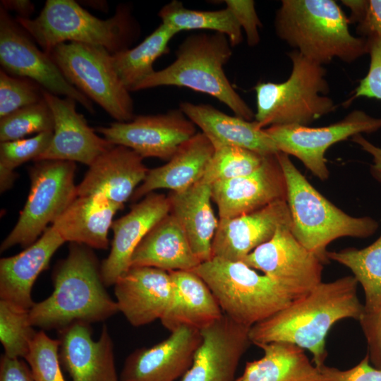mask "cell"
<instances>
[{"instance_id": "cell-1", "label": "cell", "mask_w": 381, "mask_h": 381, "mask_svg": "<svg viewBox=\"0 0 381 381\" xmlns=\"http://www.w3.org/2000/svg\"><path fill=\"white\" fill-rule=\"evenodd\" d=\"M358 282L345 276L315 286L305 296L250 329L251 344L287 342L308 350L320 368L327 356L326 337L337 322L358 321L364 311L358 296Z\"/></svg>"}, {"instance_id": "cell-2", "label": "cell", "mask_w": 381, "mask_h": 381, "mask_svg": "<svg viewBox=\"0 0 381 381\" xmlns=\"http://www.w3.org/2000/svg\"><path fill=\"white\" fill-rule=\"evenodd\" d=\"M54 291L29 310L33 327L62 329L75 322L104 321L119 311L104 285L97 258L89 247L71 243L67 257L53 274Z\"/></svg>"}, {"instance_id": "cell-3", "label": "cell", "mask_w": 381, "mask_h": 381, "mask_svg": "<svg viewBox=\"0 0 381 381\" xmlns=\"http://www.w3.org/2000/svg\"><path fill=\"white\" fill-rule=\"evenodd\" d=\"M349 20L333 0H282L274 18L277 37L319 64L355 61L369 52L366 37H355Z\"/></svg>"}, {"instance_id": "cell-4", "label": "cell", "mask_w": 381, "mask_h": 381, "mask_svg": "<svg viewBox=\"0 0 381 381\" xmlns=\"http://www.w3.org/2000/svg\"><path fill=\"white\" fill-rule=\"evenodd\" d=\"M231 45L222 33L188 36L176 52L169 66L138 83L132 91L159 86H176L207 94L226 105L234 114L252 121L255 113L236 92L224 70L229 61Z\"/></svg>"}, {"instance_id": "cell-5", "label": "cell", "mask_w": 381, "mask_h": 381, "mask_svg": "<svg viewBox=\"0 0 381 381\" xmlns=\"http://www.w3.org/2000/svg\"><path fill=\"white\" fill-rule=\"evenodd\" d=\"M277 156L286 183L291 232L323 264L329 262L328 245L337 238H365L376 232L379 223L375 219L342 211L312 186L288 155L279 152Z\"/></svg>"}, {"instance_id": "cell-6", "label": "cell", "mask_w": 381, "mask_h": 381, "mask_svg": "<svg viewBox=\"0 0 381 381\" xmlns=\"http://www.w3.org/2000/svg\"><path fill=\"white\" fill-rule=\"evenodd\" d=\"M16 21L47 54L71 42L100 46L113 54L128 49L140 32L126 6L103 20L73 0H47L37 17Z\"/></svg>"}, {"instance_id": "cell-7", "label": "cell", "mask_w": 381, "mask_h": 381, "mask_svg": "<svg viewBox=\"0 0 381 381\" xmlns=\"http://www.w3.org/2000/svg\"><path fill=\"white\" fill-rule=\"evenodd\" d=\"M288 79L282 83L260 82L255 87V121L262 128L278 126H308L333 112L337 104L327 96L329 86L321 64L293 49Z\"/></svg>"}, {"instance_id": "cell-8", "label": "cell", "mask_w": 381, "mask_h": 381, "mask_svg": "<svg viewBox=\"0 0 381 381\" xmlns=\"http://www.w3.org/2000/svg\"><path fill=\"white\" fill-rule=\"evenodd\" d=\"M193 271L209 286L223 314L248 327L297 298L284 286L242 261L212 258Z\"/></svg>"}, {"instance_id": "cell-9", "label": "cell", "mask_w": 381, "mask_h": 381, "mask_svg": "<svg viewBox=\"0 0 381 381\" xmlns=\"http://www.w3.org/2000/svg\"><path fill=\"white\" fill-rule=\"evenodd\" d=\"M47 54L71 85L116 121L127 122L135 117L130 91L114 68L112 54L105 48L68 42L58 44Z\"/></svg>"}, {"instance_id": "cell-10", "label": "cell", "mask_w": 381, "mask_h": 381, "mask_svg": "<svg viewBox=\"0 0 381 381\" xmlns=\"http://www.w3.org/2000/svg\"><path fill=\"white\" fill-rule=\"evenodd\" d=\"M75 163L40 160L30 169V190L12 231L2 241L1 252L20 245L28 247L53 224L77 197Z\"/></svg>"}, {"instance_id": "cell-11", "label": "cell", "mask_w": 381, "mask_h": 381, "mask_svg": "<svg viewBox=\"0 0 381 381\" xmlns=\"http://www.w3.org/2000/svg\"><path fill=\"white\" fill-rule=\"evenodd\" d=\"M380 129L381 118L355 109L341 120L326 126H278L265 131L279 152L295 157L318 179L325 181L329 171L325 155L332 145L357 134L372 133Z\"/></svg>"}, {"instance_id": "cell-12", "label": "cell", "mask_w": 381, "mask_h": 381, "mask_svg": "<svg viewBox=\"0 0 381 381\" xmlns=\"http://www.w3.org/2000/svg\"><path fill=\"white\" fill-rule=\"evenodd\" d=\"M0 64L7 73L28 78L56 95L72 98L94 113L92 101L66 80L49 55L38 49L28 34L1 7Z\"/></svg>"}, {"instance_id": "cell-13", "label": "cell", "mask_w": 381, "mask_h": 381, "mask_svg": "<svg viewBox=\"0 0 381 381\" xmlns=\"http://www.w3.org/2000/svg\"><path fill=\"white\" fill-rule=\"evenodd\" d=\"M290 291L297 298L320 284L323 263L291 232V224L280 226L273 237L243 260Z\"/></svg>"}, {"instance_id": "cell-14", "label": "cell", "mask_w": 381, "mask_h": 381, "mask_svg": "<svg viewBox=\"0 0 381 381\" xmlns=\"http://www.w3.org/2000/svg\"><path fill=\"white\" fill-rule=\"evenodd\" d=\"M96 131L111 144L128 147L143 159L165 161L197 133L195 125L179 108L164 114L138 115L127 122L115 121L97 127Z\"/></svg>"}, {"instance_id": "cell-15", "label": "cell", "mask_w": 381, "mask_h": 381, "mask_svg": "<svg viewBox=\"0 0 381 381\" xmlns=\"http://www.w3.org/2000/svg\"><path fill=\"white\" fill-rule=\"evenodd\" d=\"M277 154L265 156L250 174L211 185L219 219L233 218L286 200V179Z\"/></svg>"}, {"instance_id": "cell-16", "label": "cell", "mask_w": 381, "mask_h": 381, "mask_svg": "<svg viewBox=\"0 0 381 381\" xmlns=\"http://www.w3.org/2000/svg\"><path fill=\"white\" fill-rule=\"evenodd\" d=\"M250 329L223 315L201 329V344L181 381H235L238 363L251 344Z\"/></svg>"}, {"instance_id": "cell-17", "label": "cell", "mask_w": 381, "mask_h": 381, "mask_svg": "<svg viewBox=\"0 0 381 381\" xmlns=\"http://www.w3.org/2000/svg\"><path fill=\"white\" fill-rule=\"evenodd\" d=\"M201 341L200 330L180 327L162 341L131 353L119 381H175L190 368Z\"/></svg>"}, {"instance_id": "cell-18", "label": "cell", "mask_w": 381, "mask_h": 381, "mask_svg": "<svg viewBox=\"0 0 381 381\" xmlns=\"http://www.w3.org/2000/svg\"><path fill=\"white\" fill-rule=\"evenodd\" d=\"M42 96L52 113L54 126L51 143L37 161L64 160L90 166L114 146L89 126L76 111L75 100L61 98L44 89Z\"/></svg>"}, {"instance_id": "cell-19", "label": "cell", "mask_w": 381, "mask_h": 381, "mask_svg": "<svg viewBox=\"0 0 381 381\" xmlns=\"http://www.w3.org/2000/svg\"><path fill=\"white\" fill-rule=\"evenodd\" d=\"M284 224H291L286 200L233 218L219 219L212 245V258L242 261Z\"/></svg>"}, {"instance_id": "cell-20", "label": "cell", "mask_w": 381, "mask_h": 381, "mask_svg": "<svg viewBox=\"0 0 381 381\" xmlns=\"http://www.w3.org/2000/svg\"><path fill=\"white\" fill-rule=\"evenodd\" d=\"M119 311L134 327L161 320L174 296L169 272L151 267H131L115 282Z\"/></svg>"}, {"instance_id": "cell-21", "label": "cell", "mask_w": 381, "mask_h": 381, "mask_svg": "<svg viewBox=\"0 0 381 381\" xmlns=\"http://www.w3.org/2000/svg\"><path fill=\"white\" fill-rule=\"evenodd\" d=\"M60 362L73 381H119L111 337L107 325L92 338L90 323L75 322L59 330Z\"/></svg>"}, {"instance_id": "cell-22", "label": "cell", "mask_w": 381, "mask_h": 381, "mask_svg": "<svg viewBox=\"0 0 381 381\" xmlns=\"http://www.w3.org/2000/svg\"><path fill=\"white\" fill-rule=\"evenodd\" d=\"M169 212L168 196L152 192L133 205L128 213L113 222L111 250L100 265L106 286L114 285L131 267V256L138 245Z\"/></svg>"}, {"instance_id": "cell-23", "label": "cell", "mask_w": 381, "mask_h": 381, "mask_svg": "<svg viewBox=\"0 0 381 381\" xmlns=\"http://www.w3.org/2000/svg\"><path fill=\"white\" fill-rule=\"evenodd\" d=\"M143 159L128 147L114 145L89 166L77 196L102 195L123 207L147 174Z\"/></svg>"}, {"instance_id": "cell-24", "label": "cell", "mask_w": 381, "mask_h": 381, "mask_svg": "<svg viewBox=\"0 0 381 381\" xmlns=\"http://www.w3.org/2000/svg\"><path fill=\"white\" fill-rule=\"evenodd\" d=\"M65 242L49 226L35 243L13 256L0 260V300L30 310L35 304L32 289L52 255Z\"/></svg>"}, {"instance_id": "cell-25", "label": "cell", "mask_w": 381, "mask_h": 381, "mask_svg": "<svg viewBox=\"0 0 381 381\" xmlns=\"http://www.w3.org/2000/svg\"><path fill=\"white\" fill-rule=\"evenodd\" d=\"M179 109L207 136L212 144L234 145L263 156L279 152L274 141L254 121L230 116L208 104L184 102Z\"/></svg>"}, {"instance_id": "cell-26", "label": "cell", "mask_w": 381, "mask_h": 381, "mask_svg": "<svg viewBox=\"0 0 381 381\" xmlns=\"http://www.w3.org/2000/svg\"><path fill=\"white\" fill-rule=\"evenodd\" d=\"M214 150L206 135L195 133L179 147L165 164L149 169L131 200L136 201L157 189L181 191L193 186L202 179Z\"/></svg>"}, {"instance_id": "cell-27", "label": "cell", "mask_w": 381, "mask_h": 381, "mask_svg": "<svg viewBox=\"0 0 381 381\" xmlns=\"http://www.w3.org/2000/svg\"><path fill=\"white\" fill-rule=\"evenodd\" d=\"M174 285L171 303L160 320L171 332L182 327L201 330L223 316L213 293L193 270L169 272Z\"/></svg>"}, {"instance_id": "cell-28", "label": "cell", "mask_w": 381, "mask_h": 381, "mask_svg": "<svg viewBox=\"0 0 381 381\" xmlns=\"http://www.w3.org/2000/svg\"><path fill=\"white\" fill-rule=\"evenodd\" d=\"M170 212L182 226L190 248L201 262L212 258V245L219 219L212 206L211 185L200 180L167 195Z\"/></svg>"}, {"instance_id": "cell-29", "label": "cell", "mask_w": 381, "mask_h": 381, "mask_svg": "<svg viewBox=\"0 0 381 381\" xmlns=\"http://www.w3.org/2000/svg\"><path fill=\"white\" fill-rule=\"evenodd\" d=\"M122 208L102 195L77 196L51 226L65 242L107 249L114 216Z\"/></svg>"}, {"instance_id": "cell-30", "label": "cell", "mask_w": 381, "mask_h": 381, "mask_svg": "<svg viewBox=\"0 0 381 381\" xmlns=\"http://www.w3.org/2000/svg\"><path fill=\"white\" fill-rule=\"evenodd\" d=\"M200 264L182 226L170 213L145 235L131 259V267H151L167 272L193 270Z\"/></svg>"}, {"instance_id": "cell-31", "label": "cell", "mask_w": 381, "mask_h": 381, "mask_svg": "<svg viewBox=\"0 0 381 381\" xmlns=\"http://www.w3.org/2000/svg\"><path fill=\"white\" fill-rule=\"evenodd\" d=\"M258 346L263 356L246 363L243 375L235 381H325L320 370L299 346L287 342Z\"/></svg>"}, {"instance_id": "cell-32", "label": "cell", "mask_w": 381, "mask_h": 381, "mask_svg": "<svg viewBox=\"0 0 381 381\" xmlns=\"http://www.w3.org/2000/svg\"><path fill=\"white\" fill-rule=\"evenodd\" d=\"M176 34L171 28L161 23L137 46L112 54L114 68L129 91L155 71L154 62L169 52V42Z\"/></svg>"}, {"instance_id": "cell-33", "label": "cell", "mask_w": 381, "mask_h": 381, "mask_svg": "<svg viewBox=\"0 0 381 381\" xmlns=\"http://www.w3.org/2000/svg\"><path fill=\"white\" fill-rule=\"evenodd\" d=\"M158 16L162 23L177 33L192 30H214L225 35L231 47L239 44L243 40L242 28L226 7L218 11H196L173 0L160 9Z\"/></svg>"}, {"instance_id": "cell-34", "label": "cell", "mask_w": 381, "mask_h": 381, "mask_svg": "<svg viewBox=\"0 0 381 381\" xmlns=\"http://www.w3.org/2000/svg\"><path fill=\"white\" fill-rule=\"evenodd\" d=\"M327 258L351 270L363 288L364 310L372 311L381 305V235L368 246L328 251Z\"/></svg>"}, {"instance_id": "cell-35", "label": "cell", "mask_w": 381, "mask_h": 381, "mask_svg": "<svg viewBox=\"0 0 381 381\" xmlns=\"http://www.w3.org/2000/svg\"><path fill=\"white\" fill-rule=\"evenodd\" d=\"M212 145L214 153L201 179L210 185L251 174L261 165L265 157L238 146Z\"/></svg>"}, {"instance_id": "cell-36", "label": "cell", "mask_w": 381, "mask_h": 381, "mask_svg": "<svg viewBox=\"0 0 381 381\" xmlns=\"http://www.w3.org/2000/svg\"><path fill=\"white\" fill-rule=\"evenodd\" d=\"M36 334L29 310L0 300V341L4 354L10 358H25Z\"/></svg>"}, {"instance_id": "cell-37", "label": "cell", "mask_w": 381, "mask_h": 381, "mask_svg": "<svg viewBox=\"0 0 381 381\" xmlns=\"http://www.w3.org/2000/svg\"><path fill=\"white\" fill-rule=\"evenodd\" d=\"M52 113L44 98L0 119V140L13 141L32 133L54 131Z\"/></svg>"}, {"instance_id": "cell-38", "label": "cell", "mask_w": 381, "mask_h": 381, "mask_svg": "<svg viewBox=\"0 0 381 381\" xmlns=\"http://www.w3.org/2000/svg\"><path fill=\"white\" fill-rule=\"evenodd\" d=\"M60 340L37 332L24 358L35 381H66L60 366Z\"/></svg>"}, {"instance_id": "cell-39", "label": "cell", "mask_w": 381, "mask_h": 381, "mask_svg": "<svg viewBox=\"0 0 381 381\" xmlns=\"http://www.w3.org/2000/svg\"><path fill=\"white\" fill-rule=\"evenodd\" d=\"M42 99V88L37 83L0 71V119Z\"/></svg>"}, {"instance_id": "cell-40", "label": "cell", "mask_w": 381, "mask_h": 381, "mask_svg": "<svg viewBox=\"0 0 381 381\" xmlns=\"http://www.w3.org/2000/svg\"><path fill=\"white\" fill-rule=\"evenodd\" d=\"M52 136L53 131H49L29 138L1 143L0 167L14 170L29 160L37 161L48 148Z\"/></svg>"}, {"instance_id": "cell-41", "label": "cell", "mask_w": 381, "mask_h": 381, "mask_svg": "<svg viewBox=\"0 0 381 381\" xmlns=\"http://www.w3.org/2000/svg\"><path fill=\"white\" fill-rule=\"evenodd\" d=\"M351 11L350 23L357 24V32L368 37L381 38V0H344Z\"/></svg>"}, {"instance_id": "cell-42", "label": "cell", "mask_w": 381, "mask_h": 381, "mask_svg": "<svg viewBox=\"0 0 381 381\" xmlns=\"http://www.w3.org/2000/svg\"><path fill=\"white\" fill-rule=\"evenodd\" d=\"M366 38L369 42V69L344 105L349 106L353 100L362 97L381 100V38L375 35Z\"/></svg>"}, {"instance_id": "cell-43", "label": "cell", "mask_w": 381, "mask_h": 381, "mask_svg": "<svg viewBox=\"0 0 381 381\" xmlns=\"http://www.w3.org/2000/svg\"><path fill=\"white\" fill-rule=\"evenodd\" d=\"M226 8L233 13L246 35L248 44L257 45L260 42L259 28L262 23L251 0H226Z\"/></svg>"}, {"instance_id": "cell-44", "label": "cell", "mask_w": 381, "mask_h": 381, "mask_svg": "<svg viewBox=\"0 0 381 381\" xmlns=\"http://www.w3.org/2000/svg\"><path fill=\"white\" fill-rule=\"evenodd\" d=\"M358 322L367 341L369 361L381 369V305L372 311L364 310Z\"/></svg>"}, {"instance_id": "cell-45", "label": "cell", "mask_w": 381, "mask_h": 381, "mask_svg": "<svg viewBox=\"0 0 381 381\" xmlns=\"http://www.w3.org/2000/svg\"><path fill=\"white\" fill-rule=\"evenodd\" d=\"M325 381H381V369L370 364L368 353L353 368L340 370L325 364L319 368Z\"/></svg>"}, {"instance_id": "cell-46", "label": "cell", "mask_w": 381, "mask_h": 381, "mask_svg": "<svg viewBox=\"0 0 381 381\" xmlns=\"http://www.w3.org/2000/svg\"><path fill=\"white\" fill-rule=\"evenodd\" d=\"M0 381H35L30 368L20 358L1 357Z\"/></svg>"}, {"instance_id": "cell-47", "label": "cell", "mask_w": 381, "mask_h": 381, "mask_svg": "<svg viewBox=\"0 0 381 381\" xmlns=\"http://www.w3.org/2000/svg\"><path fill=\"white\" fill-rule=\"evenodd\" d=\"M351 140L372 157L373 163L370 167V174L375 180L381 183V147L373 144L362 134L353 136Z\"/></svg>"}, {"instance_id": "cell-48", "label": "cell", "mask_w": 381, "mask_h": 381, "mask_svg": "<svg viewBox=\"0 0 381 381\" xmlns=\"http://www.w3.org/2000/svg\"><path fill=\"white\" fill-rule=\"evenodd\" d=\"M1 7L6 11L16 12L18 17L23 18H30L35 9L33 4L28 0H3L1 1Z\"/></svg>"}, {"instance_id": "cell-49", "label": "cell", "mask_w": 381, "mask_h": 381, "mask_svg": "<svg viewBox=\"0 0 381 381\" xmlns=\"http://www.w3.org/2000/svg\"><path fill=\"white\" fill-rule=\"evenodd\" d=\"M16 179L14 170L0 167V190L1 193L10 189Z\"/></svg>"}]
</instances>
